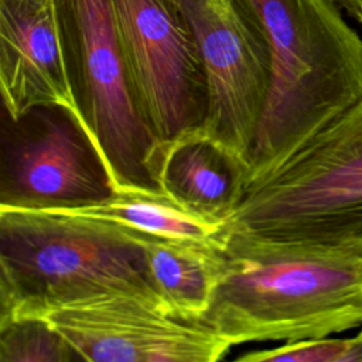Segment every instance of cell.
I'll use <instances>...</instances> for the list:
<instances>
[{"instance_id": "obj_1", "label": "cell", "mask_w": 362, "mask_h": 362, "mask_svg": "<svg viewBox=\"0 0 362 362\" xmlns=\"http://www.w3.org/2000/svg\"><path fill=\"white\" fill-rule=\"evenodd\" d=\"M230 345L327 338L362 327V256L222 232V266L199 320Z\"/></svg>"}, {"instance_id": "obj_2", "label": "cell", "mask_w": 362, "mask_h": 362, "mask_svg": "<svg viewBox=\"0 0 362 362\" xmlns=\"http://www.w3.org/2000/svg\"><path fill=\"white\" fill-rule=\"evenodd\" d=\"M239 1L272 58L270 93L247 156L250 178L362 102V40L332 0Z\"/></svg>"}, {"instance_id": "obj_3", "label": "cell", "mask_w": 362, "mask_h": 362, "mask_svg": "<svg viewBox=\"0 0 362 362\" xmlns=\"http://www.w3.org/2000/svg\"><path fill=\"white\" fill-rule=\"evenodd\" d=\"M106 293L165 301L134 232L88 216L0 209V321L42 318Z\"/></svg>"}, {"instance_id": "obj_4", "label": "cell", "mask_w": 362, "mask_h": 362, "mask_svg": "<svg viewBox=\"0 0 362 362\" xmlns=\"http://www.w3.org/2000/svg\"><path fill=\"white\" fill-rule=\"evenodd\" d=\"M222 230L362 256V102L250 177Z\"/></svg>"}, {"instance_id": "obj_5", "label": "cell", "mask_w": 362, "mask_h": 362, "mask_svg": "<svg viewBox=\"0 0 362 362\" xmlns=\"http://www.w3.org/2000/svg\"><path fill=\"white\" fill-rule=\"evenodd\" d=\"M55 11L75 113L117 192L165 197L157 180L163 147L133 96L112 0H55Z\"/></svg>"}, {"instance_id": "obj_6", "label": "cell", "mask_w": 362, "mask_h": 362, "mask_svg": "<svg viewBox=\"0 0 362 362\" xmlns=\"http://www.w3.org/2000/svg\"><path fill=\"white\" fill-rule=\"evenodd\" d=\"M119 48L141 116L164 147L204 130L209 90L177 0H112Z\"/></svg>"}, {"instance_id": "obj_7", "label": "cell", "mask_w": 362, "mask_h": 362, "mask_svg": "<svg viewBox=\"0 0 362 362\" xmlns=\"http://www.w3.org/2000/svg\"><path fill=\"white\" fill-rule=\"evenodd\" d=\"M0 209L71 212L117 195L95 141L61 106L1 116Z\"/></svg>"}, {"instance_id": "obj_8", "label": "cell", "mask_w": 362, "mask_h": 362, "mask_svg": "<svg viewBox=\"0 0 362 362\" xmlns=\"http://www.w3.org/2000/svg\"><path fill=\"white\" fill-rule=\"evenodd\" d=\"M204 61L209 106L202 133L247 164L272 86V58L239 0H177Z\"/></svg>"}, {"instance_id": "obj_9", "label": "cell", "mask_w": 362, "mask_h": 362, "mask_svg": "<svg viewBox=\"0 0 362 362\" xmlns=\"http://www.w3.org/2000/svg\"><path fill=\"white\" fill-rule=\"evenodd\" d=\"M0 92L13 119L41 106L75 113L55 0H0Z\"/></svg>"}, {"instance_id": "obj_10", "label": "cell", "mask_w": 362, "mask_h": 362, "mask_svg": "<svg viewBox=\"0 0 362 362\" xmlns=\"http://www.w3.org/2000/svg\"><path fill=\"white\" fill-rule=\"evenodd\" d=\"M88 362H148L188 320L163 300L106 293L59 305L42 317Z\"/></svg>"}, {"instance_id": "obj_11", "label": "cell", "mask_w": 362, "mask_h": 362, "mask_svg": "<svg viewBox=\"0 0 362 362\" xmlns=\"http://www.w3.org/2000/svg\"><path fill=\"white\" fill-rule=\"evenodd\" d=\"M157 180L173 204L223 226L240 202L249 168L245 160L199 132L163 147Z\"/></svg>"}, {"instance_id": "obj_12", "label": "cell", "mask_w": 362, "mask_h": 362, "mask_svg": "<svg viewBox=\"0 0 362 362\" xmlns=\"http://www.w3.org/2000/svg\"><path fill=\"white\" fill-rule=\"evenodd\" d=\"M134 235L144 245L153 279L164 300L184 320L199 321L219 280L222 238L218 243L195 245L140 232Z\"/></svg>"}, {"instance_id": "obj_13", "label": "cell", "mask_w": 362, "mask_h": 362, "mask_svg": "<svg viewBox=\"0 0 362 362\" xmlns=\"http://www.w3.org/2000/svg\"><path fill=\"white\" fill-rule=\"evenodd\" d=\"M69 214L100 219L124 229L195 245L218 243L222 226L195 216L165 197L117 194L113 198Z\"/></svg>"}, {"instance_id": "obj_14", "label": "cell", "mask_w": 362, "mask_h": 362, "mask_svg": "<svg viewBox=\"0 0 362 362\" xmlns=\"http://www.w3.org/2000/svg\"><path fill=\"white\" fill-rule=\"evenodd\" d=\"M71 345L44 318L0 321V362H68Z\"/></svg>"}, {"instance_id": "obj_15", "label": "cell", "mask_w": 362, "mask_h": 362, "mask_svg": "<svg viewBox=\"0 0 362 362\" xmlns=\"http://www.w3.org/2000/svg\"><path fill=\"white\" fill-rule=\"evenodd\" d=\"M230 348V342L209 327L192 321L161 342L148 362H221Z\"/></svg>"}, {"instance_id": "obj_16", "label": "cell", "mask_w": 362, "mask_h": 362, "mask_svg": "<svg viewBox=\"0 0 362 362\" xmlns=\"http://www.w3.org/2000/svg\"><path fill=\"white\" fill-rule=\"evenodd\" d=\"M351 338H317L286 342L281 346L253 351L232 362H331L349 345Z\"/></svg>"}, {"instance_id": "obj_17", "label": "cell", "mask_w": 362, "mask_h": 362, "mask_svg": "<svg viewBox=\"0 0 362 362\" xmlns=\"http://www.w3.org/2000/svg\"><path fill=\"white\" fill-rule=\"evenodd\" d=\"M331 362H362V328L356 335L351 337L348 348Z\"/></svg>"}, {"instance_id": "obj_18", "label": "cell", "mask_w": 362, "mask_h": 362, "mask_svg": "<svg viewBox=\"0 0 362 362\" xmlns=\"http://www.w3.org/2000/svg\"><path fill=\"white\" fill-rule=\"evenodd\" d=\"M337 6L342 7L352 18L362 23V0H332Z\"/></svg>"}, {"instance_id": "obj_19", "label": "cell", "mask_w": 362, "mask_h": 362, "mask_svg": "<svg viewBox=\"0 0 362 362\" xmlns=\"http://www.w3.org/2000/svg\"><path fill=\"white\" fill-rule=\"evenodd\" d=\"M68 362H88L79 352H76L72 346H71V351H69V358H68Z\"/></svg>"}]
</instances>
